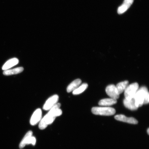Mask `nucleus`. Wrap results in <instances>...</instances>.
<instances>
[{"instance_id": "7", "label": "nucleus", "mask_w": 149, "mask_h": 149, "mask_svg": "<svg viewBox=\"0 0 149 149\" xmlns=\"http://www.w3.org/2000/svg\"><path fill=\"white\" fill-rule=\"evenodd\" d=\"M42 111L40 109H38L36 110L33 113L31 116L30 124L31 125L34 126L38 124L42 120Z\"/></svg>"}, {"instance_id": "14", "label": "nucleus", "mask_w": 149, "mask_h": 149, "mask_svg": "<svg viewBox=\"0 0 149 149\" xmlns=\"http://www.w3.org/2000/svg\"><path fill=\"white\" fill-rule=\"evenodd\" d=\"M116 100L111 98H106L102 100L99 102L98 104L102 106H109L114 105L117 103Z\"/></svg>"}, {"instance_id": "9", "label": "nucleus", "mask_w": 149, "mask_h": 149, "mask_svg": "<svg viewBox=\"0 0 149 149\" xmlns=\"http://www.w3.org/2000/svg\"><path fill=\"white\" fill-rule=\"evenodd\" d=\"M134 0H124L123 3L118 7L117 12L118 14H121L125 12L130 8Z\"/></svg>"}, {"instance_id": "5", "label": "nucleus", "mask_w": 149, "mask_h": 149, "mask_svg": "<svg viewBox=\"0 0 149 149\" xmlns=\"http://www.w3.org/2000/svg\"><path fill=\"white\" fill-rule=\"evenodd\" d=\"M59 100V96L57 95H54L46 100L43 107V109L45 111L51 109L57 103Z\"/></svg>"}, {"instance_id": "13", "label": "nucleus", "mask_w": 149, "mask_h": 149, "mask_svg": "<svg viewBox=\"0 0 149 149\" xmlns=\"http://www.w3.org/2000/svg\"><path fill=\"white\" fill-rule=\"evenodd\" d=\"M24 70V68L23 67H19L13 69L5 70L3 72V74L6 76L13 75L21 73Z\"/></svg>"}, {"instance_id": "10", "label": "nucleus", "mask_w": 149, "mask_h": 149, "mask_svg": "<svg viewBox=\"0 0 149 149\" xmlns=\"http://www.w3.org/2000/svg\"><path fill=\"white\" fill-rule=\"evenodd\" d=\"M123 103L125 107L132 111L136 110L139 108L136 105L135 100L134 98L130 100L124 99Z\"/></svg>"}, {"instance_id": "2", "label": "nucleus", "mask_w": 149, "mask_h": 149, "mask_svg": "<svg viewBox=\"0 0 149 149\" xmlns=\"http://www.w3.org/2000/svg\"><path fill=\"white\" fill-rule=\"evenodd\" d=\"M134 98L136 105L138 107H141L143 104H148L149 94L148 88L145 86L141 87L137 90Z\"/></svg>"}, {"instance_id": "16", "label": "nucleus", "mask_w": 149, "mask_h": 149, "mask_svg": "<svg viewBox=\"0 0 149 149\" xmlns=\"http://www.w3.org/2000/svg\"><path fill=\"white\" fill-rule=\"evenodd\" d=\"M128 81H124L118 83L116 86L117 92L118 94H120L121 93L124 92L125 90L126 87L128 86Z\"/></svg>"}, {"instance_id": "6", "label": "nucleus", "mask_w": 149, "mask_h": 149, "mask_svg": "<svg viewBox=\"0 0 149 149\" xmlns=\"http://www.w3.org/2000/svg\"><path fill=\"white\" fill-rule=\"evenodd\" d=\"M106 92L108 95L111 98L117 100L120 97V94L117 92L116 86L114 85L108 86L106 88Z\"/></svg>"}, {"instance_id": "19", "label": "nucleus", "mask_w": 149, "mask_h": 149, "mask_svg": "<svg viewBox=\"0 0 149 149\" xmlns=\"http://www.w3.org/2000/svg\"><path fill=\"white\" fill-rule=\"evenodd\" d=\"M149 128H148V130H147V132H148V134L149 135Z\"/></svg>"}, {"instance_id": "4", "label": "nucleus", "mask_w": 149, "mask_h": 149, "mask_svg": "<svg viewBox=\"0 0 149 149\" xmlns=\"http://www.w3.org/2000/svg\"><path fill=\"white\" fill-rule=\"evenodd\" d=\"M139 89V84L137 83L132 84L128 86L124 91L125 98L130 100L133 98Z\"/></svg>"}, {"instance_id": "1", "label": "nucleus", "mask_w": 149, "mask_h": 149, "mask_svg": "<svg viewBox=\"0 0 149 149\" xmlns=\"http://www.w3.org/2000/svg\"><path fill=\"white\" fill-rule=\"evenodd\" d=\"M61 104L57 103L49 110L48 113L42 119L40 123L39 127L41 130H44L47 126L53 123L56 117L61 116L62 114V111L60 109Z\"/></svg>"}, {"instance_id": "17", "label": "nucleus", "mask_w": 149, "mask_h": 149, "mask_svg": "<svg viewBox=\"0 0 149 149\" xmlns=\"http://www.w3.org/2000/svg\"><path fill=\"white\" fill-rule=\"evenodd\" d=\"M88 85L86 83H84L81 86H80L75 90L72 92V94L74 95H79L82 93L88 87Z\"/></svg>"}, {"instance_id": "8", "label": "nucleus", "mask_w": 149, "mask_h": 149, "mask_svg": "<svg viewBox=\"0 0 149 149\" xmlns=\"http://www.w3.org/2000/svg\"><path fill=\"white\" fill-rule=\"evenodd\" d=\"M116 120L128 123L136 124H138V121L133 117H127L123 115H118L115 117Z\"/></svg>"}, {"instance_id": "11", "label": "nucleus", "mask_w": 149, "mask_h": 149, "mask_svg": "<svg viewBox=\"0 0 149 149\" xmlns=\"http://www.w3.org/2000/svg\"><path fill=\"white\" fill-rule=\"evenodd\" d=\"M19 62V61L17 58H14L9 59L5 63L2 67V70H6L12 68L17 65Z\"/></svg>"}, {"instance_id": "12", "label": "nucleus", "mask_w": 149, "mask_h": 149, "mask_svg": "<svg viewBox=\"0 0 149 149\" xmlns=\"http://www.w3.org/2000/svg\"><path fill=\"white\" fill-rule=\"evenodd\" d=\"M81 83V81L80 79H77L72 82L67 87V91L68 93L73 91L79 86Z\"/></svg>"}, {"instance_id": "15", "label": "nucleus", "mask_w": 149, "mask_h": 149, "mask_svg": "<svg viewBox=\"0 0 149 149\" xmlns=\"http://www.w3.org/2000/svg\"><path fill=\"white\" fill-rule=\"evenodd\" d=\"M33 135V132L31 131H29L26 134L25 136L22 139L21 142H20L19 145V148H22L25 147L26 145H28V143L31 137Z\"/></svg>"}, {"instance_id": "18", "label": "nucleus", "mask_w": 149, "mask_h": 149, "mask_svg": "<svg viewBox=\"0 0 149 149\" xmlns=\"http://www.w3.org/2000/svg\"><path fill=\"white\" fill-rule=\"evenodd\" d=\"M36 143V139L34 137L32 136L31 137L30 141V144L33 145H35Z\"/></svg>"}, {"instance_id": "3", "label": "nucleus", "mask_w": 149, "mask_h": 149, "mask_svg": "<svg viewBox=\"0 0 149 149\" xmlns=\"http://www.w3.org/2000/svg\"><path fill=\"white\" fill-rule=\"evenodd\" d=\"M92 111L95 115L104 116H111L116 113L115 109L110 107H94L92 108Z\"/></svg>"}]
</instances>
